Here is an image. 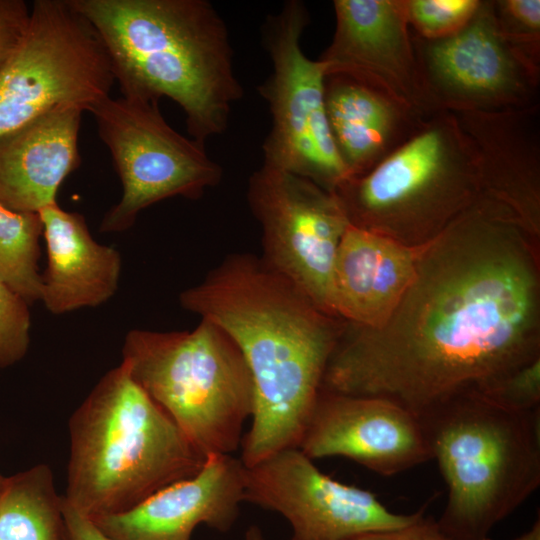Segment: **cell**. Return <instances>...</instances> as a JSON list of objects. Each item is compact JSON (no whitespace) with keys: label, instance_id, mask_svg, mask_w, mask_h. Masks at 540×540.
<instances>
[{"label":"cell","instance_id":"cell-15","mask_svg":"<svg viewBox=\"0 0 540 540\" xmlns=\"http://www.w3.org/2000/svg\"><path fill=\"white\" fill-rule=\"evenodd\" d=\"M298 448L312 460L345 457L383 476L432 459L420 420L409 410L322 389Z\"/></svg>","mask_w":540,"mask_h":540},{"label":"cell","instance_id":"cell-7","mask_svg":"<svg viewBox=\"0 0 540 540\" xmlns=\"http://www.w3.org/2000/svg\"><path fill=\"white\" fill-rule=\"evenodd\" d=\"M122 363L206 458L239 448L254 385L240 349L219 326L201 319L190 331L133 329Z\"/></svg>","mask_w":540,"mask_h":540},{"label":"cell","instance_id":"cell-17","mask_svg":"<svg viewBox=\"0 0 540 540\" xmlns=\"http://www.w3.org/2000/svg\"><path fill=\"white\" fill-rule=\"evenodd\" d=\"M455 115L476 152L480 195L508 207L539 237L540 104Z\"/></svg>","mask_w":540,"mask_h":540},{"label":"cell","instance_id":"cell-24","mask_svg":"<svg viewBox=\"0 0 540 540\" xmlns=\"http://www.w3.org/2000/svg\"><path fill=\"white\" fill-rule=\"evenodd\" d=\"M481 0H405L413 34L426 40L450 37L472 19Z\"/></svg>","mask_w":540,"mask_h":540},{"label":"cell","instance_id":"cell-25","mask_svg":"<svg viewBox=\"0 0 540 540\" xmlns=\"http://www.w3.org/2000/svg\"><path fill=\"white\" fill-rule=\"evenodd\" d=\"M502 36L531 61L540 64V0L492 1Z\"/></svg>","mask_w":540,"mask_h":540},{"label":"cell","instance_id":"cell-27","mask_svg":"<svg viewBox=\"0 0 540 540\" xmlns=\"http://www.w3.org/2000/svg\"><path fill=\"white\" fill-rule=\"evenodd\" d=\"M30 328L29 304L0 279V368L26 355Z\"/></svg>","mask_w":540,"mask_h":540},{"label":"cell","instance_id":"cell-19","mask_svg":"<svg viewBox=\"0 0 540 540\" xmlns=\"http://www.w3.org/2000/svg\"><path fill=\"white\" fill-rule=\"evenodd\" d=\"M79 106H62L0 136V202L39 213L56 203L63 180L80 164Z\"/></svg>","mask_w":540,"mask_h":540},{"label":"cell","instance_id":"cell-28","mask_svg":"<svg viewBox=\"0 0 540 540\" xmlns=\"http://www.w3.org/2000/svg\"><path fill=\"white\" fill-rule=\"evenodd\" d=\"M31 6L23 0H0V67L21 40Z\"/></svg>","mask_w":540,"mask_h":540},{"label":"cell","instance_id":"cell-21","mask_svg":"<svg viewBox=\"0 0 540 540\" xmlns=\"http://www.w3.org/2000/svg\"><path fill=\"white\" fill-rule=\"evenodd\" d=\"M324 99L331 134L347 178L371 170L431 115L409 109L343 75L325 77Z\"/></svg>","mask_w":540,"mask_h":540},{"label":"cell","instance_id":"cell-32","mask_svg":"<svg viewBox=\"0 0 540 540\" xmlns=\"http://www.w3.org/2000/svg\"><path fill=\"white\" fill-rule=\"evenodd\" d=\"M244 540H267V538L260 527L251 525L245 532Z\"/></svg>","mask_w":540,"mask_h":540},{"label":"cell","instance_id":"cell-16","mask_svg":"<svg viewBox=\"0 0 540 540\" xmlns=\"http://www.w3.org/2000/svg\"><path fill=\"white\" fill-rule=\"evenodd\" d=\"M244 469L232 455H210L194 476L158 490L125 512L90 520L112 540H191L202 524L227 532L245 501Z\"/></svg>","mask_w":540,"mask_h":540},{"label":"cell","instance_id":"cell-10","mask_svg":"<svg viewBox=\"0 0 540 540\" xmlns=\"http://www.w3.org/2000/svg\"><path fill=\"white\" fill-rule=\"evenodd\" d=\"M158 103L108 96L88 109L123 191L102 219V232L127 230L140 211L154 203L175 196L198 199L222 180L223 169L209 157L205 144L173 129Z\"/></svg>","mask_w":540,"mask_h":540},{"label":"cell","instance_id":"cell-18","mask_svg":"<svg viewBox=\"0 0 540 540\" xmlns=\"http://www.w3.org/2000/svg\"><path fill=\"white\" fill-rule=\"evenodd\" d=\"M421 246H407L349 224L334 262L333 314L357 326H381L410 286Z\"/></svg>","mask_w":540,"mask_h":540},{"label":"cell","instance_id":"cell-33","mask_svg":"<svg viewBox=\"0 0 540 540\" xmlns=\"http://www.w3.org/2000/svg\"><path fill=\"white\" fill-rule=\"evenodd\" d=\"M5 482H6V476H3L0 473V495H1V492H2V490L4 488Z\"/></svg>","mask_w":540,"mask_h":540},{"label":"cell","instance_id":"cell-30","mask_svg":"<svg viewBox=\"0 0 540 540\" xmlns=\"http://www.w3.org/2000/svg\"><path fill=\"white\" fill-rule=\"evenodd\" d=\"M63 512L69 540H112L86 516L71 506L63 496Z\"/></svg>","mask_w":540,"mask_h":540},{"label":"cell","instance_id":"cell-22","mask_svg":"<svg viewBox=\"0 0 540 540\" xmlns=\"http://www.w3.org/2000/svg\"><path fill=\"white\" fill-rule=\"evenodd\" d=\"M0 540H69L63 495L44 463L6 477L0 495Z\"/></svg>","mask_w":540,"mask_h":540},{"label":"cell","instance_id":"cell-4","mask_svg":"<svg viewBox=\"0 0 540 540\" xmlns=\"http://www.w3.org/2000/svg\"><path fill=\"white\" fill-rule=\"evenodd\" d=\"M68 429L63 496L91 520L133 508L206 460L122 362L75 409Z\"/></svg>","mask_w":540,"mask_h":540},{"label":"cell","instance_id":"cell-11","mask_svg":"<svg viewBox=\"0 0 540 540\" xmlns=\"http://www.w3.org/2000/svg\"><path fill=\"white\" fill-rule=\"evenodd\" d=\"M419 78L433 112H495L539 104L540 64L500 33L491 0H481L456 34L426 40L412 33Z\"/></svg>","mask_w":540,"mask_h":540},{"label":"cell","instance_id":"cell-12","mask_svg":"<svg viewBox=\"0 0 540 540\" xmlns=\"http://www.w3.org/2000/svg\"><path fill=\"white\" fill-rule=\"evenodd\" d=\"M247 201L261 227L264 263L335 316L332 274L350 224L336 194L307 178L262 164L249 178Z\"/></svg>","mask_w":540,"mask_h":540},{"label":"cell","instance_id":"cell-26","mask_svg":"<svg viewBox=\"0 0 540 540\" xmlns=\"http://www.w3.org/2000/svg\"><path fill=\"white\" fill-rule=\"evenodd\" d=\"M472 390L509 411L527 412L540 408V358Z\"/></svg>","mask_w":540,"mask_h":540},{"label":"cell","instance_id":"cell-23","mask_svg":"<svg viewBox=\"0 0 540 540\" xmlns=\"http://www.w3.org/2000/svg\"><path fill=\"white\" fill-rule=\"evenodd\" d=\"M39 213L16 212L0 202V279L29 305L41 300Z\"/></svg>","mask_w":540,"mask_h":540},{"label":"cell","instance_id":"cell-5","mask_svg":"<svg viewBox=\"0 0 540 540\" xmlns=\"http://www.w3.org/2000/svg\"><path fill=\"white\" fill-rule=\"evenodd\" d=\"M417 417L448 489L439 529L487 539L540 485V408L509 411L467 390Z\"/></svg>","mask_w":540,"mask_h":540},{"label":"cell","instance_id":"cell-31","mask_svg":"<svg viewBox=\"0 0 540 540\" xmlns=\"http://www.w3.org/2000/svg\"><path fill=\"white\" fill-rule=\"evenodd\" d=\"M485 540H492L489 537ZM514 540H540V519L539 517L537 520L533 523L531 528L523 533L522 535L518 536Z\"/></svg>","mask_w":540,"mask_h":540},{"label":"cell","instance_id":"cell-8","mask_svg":"<svg viewBox=\"0 0 540 540\" xmlns=\"http://www.w3.org/2000/svg\"><path fill=\"white\" fill-rule=\"evenodd\" d=\"M114 83L104 44L70 0H36L0 67V136L58 107L88 111Z\"/></svg>","mask_w":540,"mask_h":540},{"label":"cell","instance_id":"cell-3","mask_svg":"<svg viewBox=\"0 0 540 540\" xmlns=\"http://www.w3.org/2000/svg\"><path fill=\"white\" fill-rule=\"evenodd\" d=\"M104 44L121 95L184 111L205 144L224 133L243 96L227 26L207 0H70Z\"/></svg>","mask_w":540,"mask_h":540},{"label":"cell","instance_id":"cell-13","mask_svg":"<svg viewBox=\"0 0 540 540\" xmlns=\"http://www.w3.org/2000/svg\"><path fill=\"white\" fill-rule=\"evenodd\" d=\"M244 499L285 518L290 540H350L402 528L425 512L391 511L370 491L324 474L299 448L245 466Z\"/></svg>","mask_w":540,"mask_h":540},{"label":"cell","instance_id":"cell-2","mask_svg":"<svg viewBox=\"0 0 540 540\" xmlns=\"http://www.w3.org/2000/svg\"><path fill=\"white\" fill-rule=\"evenodd\" d=\"M179 300L223 329L249 367L254 408L241 443L244 466L298 448L345 321L248 253L226 257Z\"/></svg>","mask_w":540,"mask_h":540},{"label":"cell","instance_id":"cell-9","mask_svg":"<svg viewBox=\"0 0 540 540\" xmlns=\"http://www.w3.org/2000/svg\"><path fill=\"white\" fill-rule=\"evenodd\" d=\"M310 23L302 1H286L268 15L263 45L272 61V73L258 86L272 117L265 138L263 164L307 178L333 191L347 179L329 127L325 99L324 65L308 58L301 37Z\"/></svg>","mask_w":540,"mask_h":540},{"label":"cell","instance_id":"cell-29","mask_svg":"<svg viewBox=\"0 0 540 540\" xmlns=\"http://www.w3.org/2000/svg\"><path fill=\"white\" fill-rule=\"evenodd\" d=\"M350 540H451L438 527L436 520L422 513L412 523L398 529L373 532Z\"/></svg>","mask_w":540,"mask_h":540},{"label":"cell","instance_id":"cell-6","mask_svg":"<svg viewBox=\"0 0 540 540\" xmlns=\"http://www.w3.org/2000/svg\"><path fill=\"white\" fill-rule=\"evenodd\" d=\"M333 192L351 225L421 246L480 196L476 152L457 116L438 111L371 170Z\"/></svg>","mask_w":540,"mask_h":540},{"label":"cell","instance_id":"cell-1","mask_svg":"<svg viewBox=\"0 0 540 540\" xmlns=\"http://www.w3.org/2000/svg\"><path fill=\"white\" fill-rule=\"evenodd\" d=\"M535 241L508 207L479 196L421 246L415 276L381 326L345 322L321 389L419 416L540 358Z\"/></svg>","mask_w":540,"mask_h":540},{"label":"cell","instance_id":"cell-20","mask_svg":"<svg viewBox=\"0 0 540 540\" xmlns=\"http://www.w3.org/2000/svg\"><path fill=\"white\" fill-rule=\"evenodd\" d=\"M47 248L41 300L54 314L96 307L117 291L121 257L110 246L96 242L85 218L53 203L40 212Z\"/></svg>","mask_w":540,"mask_h":540},{"label":"cell","instance_id":"cell-14","mask_svg":"<svg viewBox=\"0 0 540 540\" xmlns=\"http://www.w3.org/2000/svg\"><path fill=\"white\" fill-rule=\"evenodd\" d=\"M335 31L320 56L325 77L343 75L421 114L426 104L405 0H335Z\"/></svg>","mask_w":540,"mask_h":540}]
</instances>
